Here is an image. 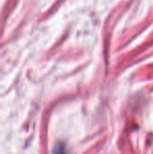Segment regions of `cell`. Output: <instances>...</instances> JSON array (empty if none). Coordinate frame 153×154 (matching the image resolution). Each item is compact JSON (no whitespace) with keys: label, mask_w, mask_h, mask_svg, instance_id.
<instances>
[{"label":"cell","mask_w":153,"mask_h":154,"mask_svg":"<svg viewBox=\"0 0 153 154\" xmlns=\"http://www.w3.org/2000/svg\"><path fill=\"white\" fill-rule=\"evenodd\" d=\"M51 154H66L65 147H64V145L61 144V143L57 144L55 147H54L53 151H51Z\"/></svg>","instance_id":"obj_1"}]
</instances>
